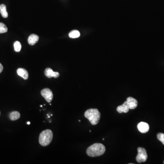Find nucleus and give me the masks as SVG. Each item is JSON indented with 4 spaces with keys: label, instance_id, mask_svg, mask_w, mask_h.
<instances>
[{
    "label": "nucleus",
    "instance_id": "obj_1",
    "mask_svg": "<svg viewBox=\"0 0 164 164\" xmlns=\"http://www.w3.org/2000/svg\"><path fill=\"white\" fill-rule=\"evenodd\" d=\"M105 149V146L103 145L100 143H95L88 148L87 154L92 157L99 156L103 155Z\"/></svg>",
    "mask_w": 164,
    "mask_h": 164
},
{
    "label": "nucleus",
    "instance_id": "obj_2",
    "mask_svg": "<svg viewBox=\"0 0 164 164\" xmlns=\"http://www.w3.org/2000/svg\"><path fill=\"white\" fill-rule=\"evenodd\" d=\"M84 116L90 120L92 125H96L100 120L101 115L99 110L96 108L88 109L84 113Z\"/></svg>",
    "mask_w": 164,
    "mask_h": 164
},
{
    "label": "nucleus",
    "instance_id": "obj_3",
    "mask_svg": "<svg viewBox=\"0 0 164 164\" xmlns=\"http://www.w3.org/2000/svg\"><path fill=\"white\" fill-rule=\"evenodd\" d=\"M53 138L52 131L50 129H46L42 132L39 135V144L42 146H47L52 142Z\"/></svg>",
    "mask_w": 164,
    "mask_h": 164
},
{
    "label": "nucleus",
    "instance_id": "obj_4",
    "mask_svg": "<svg viewBox=\"0 0 164 164\" xmlns=\"http://www.w3.org/2000/svg\"><path fill=\"white\" fill-rule=\"evenodd\" d=\"M138 155L137 156L136 160L138 163H141L146 161L148 156L146 149L142 147L138 148Z\"/></svg>",
    "mask_w": 164,
    "mask_h": 164
},
{
    "label": "nucleus",
    "instance_id": "obj_5",
    "mask_svg": "<svg viewBox=\"0 0 164 164\" xmlns=\"http://www.w3.org/2000/svg\"><path fill=\"white\" fill-rule=\"evenodd\" d=\"M41 94L47 102L50 103L53 100L54 95L52 91L49 88H45L42 90Z\"/></svg>",
    "mask_w": 164,
    "mask_h": 164
},
{
    "label": "nucleus",
    "instance_id": "obj_6",
    "mask_svg": "<svg viewBox=\"0 0 164 164\" xmlns=\"http://www.w3.org/2000/svg\"><path fill=\"white\" fill-rule=\"evenodd\" d=\"M45 75L47 78H51L52 77L56 78H58L60 76V74L58 72H54L51 68H47L44 72Z\"/></svg>",
    "mask_w": 164,
    "mask_h": 164
},
{
    "label": "nucleus",
    "instance_id": "obj_7",
    "mask_svg": "<svg viewBox=\"0 0 164 164\" xmlns=\"http://www.w3.org/2000/svg\"><path fill=\"white\" fill-rule=\"evenodd\" d=\"M126 102L129 109H135L138 105V102L136 99L132 97H128Z\"/></svg>",
    "mask_w": 164,
    "mask_h": 164
},
{
    "label": "nucleus",
    "instance_id": "obj_8",
    "mask_svg": "<svg viewBox=\"0 0 164 164\" xmlns=\"http://www.w3.org/2000/svg\"><path fill=\"white\" fill-rule=\"evenodd\" d=\"M138 129L142 133H146L149 131V127L147 123L145 122H140L137 126Z\"/></svg>",
    "mask_w": 164,
    "mask_h": 164
},
{
    "label": "nucleus",
    "instance_id": "obj_9",
    "mask_svg": "<svg viewBox=\"0 0 164 164\" xmlns=\"http://www.w3.org/2000/svg\"><path fill=\"white\" fill-rule=\"evenodd\" d=\"M17 74L20 77L23 78V79H28L29 75L28 73L27 72V71L23 68H19L17 70Z\"/></svg>",
    "mask_w": 164,
    "mask_h": 164
},
{
    "label": "nucleus",
    "instance_id": "obj_10",
    "mask_svg": "<svg viewBox=\"0 0 164 164\" xmlns=\"http://www.w3.org/2000/svg\"><path fill=\"white\" fill-rule=\"evenodd\" d=\"M129 109V108L126 101L124 102V103L122 105H120L117 108V111L120 113H122L123 112L126 113L128 112Z\"/></svg>",
    "mask_w": 164,
    "mask_h": 164
},
{
    "label": "nucleus",
    "instance_id": "obj_11",
    "mask_svg": "<svg viewBox=\"0 0 164 164\" xmlns=\"http://www.w3.org/2000/svg\"><path fill=\"white\" fill-rule=\"evenodd\" d=\"M39 37L36 34H33L29 37L28 39V42L30 45H34L38 42Z\"/></svg>",
    "mask_w": 164,
    "mask_h": 164
},
{
    "label": "nucleus",
    "instance_id": "obj_12",
    "mask_svg": "<svg viewBox=\"0 0 164 164\" xmlns=\"http://www.w3.org/2000/svg\"><path fill=\"white\" fill-rule=\"evenodd\" d=\"M20 113L18 111L12 112L10 114L9 118L10 120L13 121H15V120H17L20 118Z\"/></svg>",
    "mask_w": 164,
    "mask_h": 164
},
{
    "label": "nucleus",
    "instance_id": "obj_13",
    "mask_svg": "<svg viewBox=\"0 0 164 164\" xmlns=\"http://www.w3.org/2000/svg\"><path fill=\"white\" fill-rule=\"evenodd\" d=\"M0 13L4 18H7L8 17V13L6 11V6L4 4L0 5Z\"/></svg>",
    "mask_w": 164,
    "mask_h": 164
},
{
    "label": "nucleus",
    "instance_id": "obj_14",
    "mask_svg": "<svg viewBox=\"0 0 164 164\" xmlns=\"http://www.w3.org/2000/svg\"><path fill=\"white\" fill-rule=\"evenodd\" d=\"M80 33L78 30H73L69 33V37L72 38H78L80 37Z\"/></svg>",
    "mask_w": 164,
    "mask_h": 164
},
{
    "label": "nucleus",
    "instance_id": "obj_15",
    "mask_svg": "<svg viewBox=\"0 0 164 164\" xmlns=\"http://www.w3.org/2000/svg\"><path fill=\"white\" fill-rule=\"evenodd\" d=\"M14 47L16 52H19L21 50V44L18 41H16L15 43H14Z\"/></svg>",
    "mask_w": 164,
    "mask_h": 164
},
{
    "label": "nucleus",
    "instance_id": "obj_16",
    "mask_svg": "<svg viewBox=\"0 0 164 164\" xmlns=\"http://www.w3.org/2000/svg\"><path fill=\"white\" fill-rule=\"evenodd\" d=\"M7 26L4 23L0 22V33H4L8 32Z\"/></svg>",
    "mask_w": 164,
    "mask_h": 164
},
{
    "label": "nucleus",
    "instance_id": "obj_17",
    "mask_svg": "<svg viewBox=\"0 0 164 164\" xmlns=\"http://www.w3.org/2000/svg\"><path fill=\"white\" fill-rule=\"evenodd\" d=\"M157 137L159 141H161L164 145V134L159 133L157 136Z\"/></svg>",
    "mask_w": 164,
    "mask_h": 164
},
{
    "label": "nucleus",
    "instance_id": "obj_18",
    "mask_svg": "<svg viewBox=\"0 0 164 164\" xmlns=\"http://www.w3.org/2000/svg\"><path fill=\"white\" fill-rule=\"evenodd\" d=\"M3 70V67L2 66V64L0 63V73H1L2 72V71Z\"/></svg>",
    "mask_w": 164,
    "mask_h": 164
},
{
    "label": "nucleus",
    "instance_id": "obj_19",
    "mask_svg": "<svg viewBox=\"0 0 164 164\" xmlns=\"http://www.w3.org/2000/svg\"><path fill=\"white\" fill-rule=\"evenodd\" d=\"M27 124H30V122H27Z\"/></svg>",
    "mask_w": 164,
    "mask_h": 164
},
{
    "label": "nucleus",
    "instance_id": "obj_20",
    "mask_svg": "<svg viewBox=\"0 0 164 164\" xmlns=\"http://www.w3.org/2000/svg\"><path fill=\"white\" fill-rule=\"evenodd\" d=\"M103 140H104V138H103Z\"/></svg>",
    "mask_w": 164,
    "mask_h": 164
},
{
    "label": "nucleus",
    "instance_id": "obj_21",
    "mask_svg": "<svg viewBox=\"0 0 164 164\" xmlns=\"http://www.w3.org/2000/svg\"><path fill=\"white\" fill-rule=\"evenodd\" d=\"M0 115H1V112H0Z\"/></svg>",
    "mask_w": 164,
    "mask_h": 164
},
{
    "label": "nucleus",
    "instance_id": "obj_22",
    "mask_svg": "<svg viewBox=\"0 0 164 164\" xmlns=\"http://www.w3.org/2000/svg\"></svg>",
    "mask_w": 164,
    "mask_h": 164
}]
</instances>
